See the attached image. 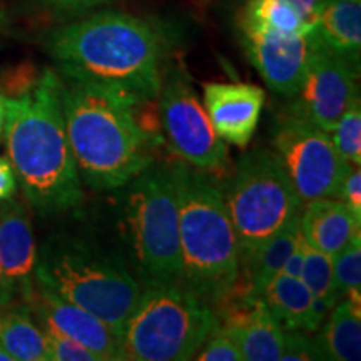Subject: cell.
Returning <instances> with one entry per match:
<instances>
[{"mask_svg": "<svg viewBox=\"0 0 361 361\" xmlns=\"http://www.w3.org/2000/svg\"><path fill=\"white\" fill-rule=\"evenodd\" d=\"M273 146L301 201L340 197L351 164L338 152L331 134L290 111L276 126Z\"/></svg>", "mask_w": 361, "mask_h": 361, "instance_id": "obj_9", "label": "cell"}, {"mask_svg": "<svg viewBox=\"0 0 361 361\" xmlns=\"http://www.w3.org/2000/svg\"><path fill=\"white\" fill-rule=\"evenodd\" d=\"M358 69L316 40L303 82L293 96L291 112L331 133L355 94Z\"/></svg>", "mask_w": 361, "mask_h": 361, "instance_id": "obj_11", "label": "cell"}, {"mask_svg": "<svg viewBox=\"0 0 361 361\" xmlns=\"http://www.w3.org/2000/svg\"><path fill=\"white\" fill-rule=\"evenodd\" d=\"M288 2L296 8V12L303 17L306 24L310 27L314 25L316 16H318L323 0H288Z\"/></svg>", "mask_w": 361, "mask_h": 361, "instance_id": "obj_33", "label": "cell"}, {"mask_svg": "<svg viewBox=\"0 0 361 361\" xmlns=\"http://www.w3.org/2000/svg\"><path fill=\"white\" fill-rule=\"evenodd\" d=\"M16 291H13L12 284L7 281V278L4 276L2 268H0V306L16 301Z\"/></svg>", "mask_w": 361, "mask_h": 361, "instance_id": "obj_34", "label": "cell"}, {"mask_svg": "<svg viewBox=\"0 0 361 361\" xmlns=\"http://www.w3.org/2000/svg\"><path fill=\"white\" fill-rule=\"evenodd\" d=\"M311 32L322 47L360 71L361 0H323Z\"/></svg>", "mask_w": 361, "mask_h": 361, "instance_id": "obj_18", "label": "cell"}, {"mask_svg": "<svg viewBox=\"0 0 361 361\" xmlns=\"http://www.w3.org/2000/svg\"><path fill=\"white\" fill-rule=\"evenodd\" d=\"M333 276L338 295L361 296V234H355L348 245L333 256Z\"/></svg>", "mask_w": 361, "mask_h": 361, "instance_id": "obj_26", "label": "cell"}, {"mask_svg": "<svg viewBox=\"0 0 361 361\" xmlns=\"http://www.w3.org/2000/svg\"><path fill=\"white\" fill-rule=\"evenodd\" d=\"M0 361H13L12 355L8 353V351L6 350V346H4L2 343H0Z\"/></svg>", "mask_w": 361, "mask_h": 361, "instance_id": "obj_36", "label": "cell"}, {"mask_svg": "<svg viewBox=\"0 0 361 361\" xmlns=\"http://www.w3.org/2000/svg\"><path fill=\"white\" fill-rule=\"evenodd\" d=\"M236 341L243 361H276L283 350L284 329L264 300L251 305L246 313H236L223 326Z\"/></svg>", "mask_w": 361, "mask_h": 361, "instance_id": "obj_19", "label": "cell"}, {"mask_svg": "<svg viewBox=\"0 0 361 361\" xmlns=\"http://www.w3.org/2000/svg\"><path fill=\"white\" fill-rule=\"evenodd\" d=\"M361 303L346 298L333 306L328 323L314 338L316 345L329 361L361 360Z\"/></svg>", "mask_w": 361, "mask_h": 361, "instance_id": "obj_22", "label": "cell"}, {"mask_svg": "<svg viewBox=\"0 0 361 361\" xmlns=\"http://www.w3.org/2000/svg\"><path fill=\"white\" fill-rule=\"evenodd\" d=\"M134 109L107 90L62 79L67 137L80 180L90 189H121L154 161Z\"/></svg>", "mask_w": 361, "mask_h": 361, "instance_id": "obj_3", "label": "cell"}, {"mask_svg": "<svg viewBox=\"0 0 361 361\" xmlns=\"http://www.w3.org/2000/svg\"><path fill=\"white\" fill-rule=\"evenodd\" d=\"M123 188L121 223L134 276L142 288L180 284L179 206L171 166L152 161Z\"/></svg>", "mask_w": 361, "mask_h": 361, "instance_id": "obj_6", "label": "cell"}, {"mask_svg": "<svg viewBox=\"0 0 361 361\" xmlns=\"http://www.w3.org/2000/svg\"><path fill=\"white\" fill-rule=\"evenodd\" d=\"M159 117L166 141L179 159L204 173H223L229 166L228 144L216 134L186 72L179 67L162 78Z\"/></svg>", "mask_w": 361, "mask_h": 361, "instance_id": "obj_10", "label": "cell"}, {"mask_svg": "<svg viewBox=\"0 0 361 361\" xmlns=\"http://www.w3.org/2000/svg\"><path fill=\"white\" fill-rule=\"evenodd\" d=\"M301 236L305 243L328 256H335L360 233L361 219L336 197H318L301 209Z\"/></svg>", "mask_w": 361, "mask_h": 361, "instance_id": "obj_16", "label": "cell"}, {"mask_svg": "<svg viewBox=\"0 0 361 361\" xmlns=\"http://www.w3.org/2000/svg\"><path fill=\"white\" fill-rule=\"evenodd\" d=\"M202 106L216 134L226 144L245 149L258 128L264 90L247 82H207Z\"/></svg>", "mask_w": 361, "mask_h": 361, "instance_id": "obj_14", "label": "cell"}, {"mask_svg": "<svg viewBox=\"0 0 361 361\" xmlns=\"http://www.w3.org/2000/svg\"><path fill=\"white\" fill-rule=\"evenodd\" d=\"M40 326L52 328L89 348L101 361H126L123 336L96 314L35 284L24 300Z\"/></svg>", "mask_w": 361, "mask_h": 361, "instance_id": "obj_13", "label": "cell"}, {"mask_svg": "<svg viewBox=\"0 0 361 361\" xmlns=\"http://www.w3.org/2000/svg\"><path fill=\"white\" fill-rule=\"evenodd\" d=\"M44 47L62 79L107 90L135 107L159 96L162 40L139 17L97 12L52 29Z\"/></svg>", "mask_w": 361, "mask_h": 361, "instance_id": "obj_1", "label": "cell"}, {"mask_svg": "<svg viewBox=\"0 0 361 361\" xmlns=\"http://www.w3.org/2000/svg\"><path fill=\"white\" fill-rule=\"evenodd\" d=\"M331 139L338 152L351 166L361 164V101L360 94H355L346 106L340 119L331 130Z\"/></svg>", "mask_w": 361, "mask_h": 361, "instance_id": "obj_25", "label": "cell"}, {"mask_svg": "<svg viewBox=\"0 0 361 361\" xmlns=\"http://www.w3.org/2000/svg\"><path fill=\"white\" fill-rule=\"evenodd\" d=\"M169 166L179 206L180 286L207 305H219L236 290L241 271L238 239L223 191L209 173L186 162Z\"/></svg>", "mask_w": 361, "mask_h": 361, "instance_id": "obj_4", "label": "cell"}, {"mask_svg": "<svg viewBox=\"0 0 361 361\" xmlns=\"http://www.w3.org/2000/svg\"><path fill=\"white\" fill-rule=\"evenodd\" d=\"M35 263L37 247L29 211L12 196L0 202V268L20 301L34 291Z\"/></svg>", "mask_w": 361, "mask_h": 361, "instance_id": "obj_15", "label": "cell"}, {"mask_svg": "<svg viewBox=\"0 0 361 361\" xmlns=\"http://www.w3.org/2000/svg\"><path fill=\"white\" fill-rule=\"evenodd\" d=\"M239 25L279 34H306L313 29L288 0H246Z\"/></svg>", "mask_w": 361, "mask_h": 361, "instance_id": "obj_23", "label": "cell"}, {"mask_svg": "<svg viewBox=\"0 0 361 361\" xmlns=\"http://www.w3.org/2000/svg\"><path fill=\"white\" fill-rule=\"evenodd\" d=\"M0 343L13 361H47L44 329L24 301L0 306Z\"/></svg>", "mask_w": 361, "mask_h": 361, "instance_id": "obj_21", "label": "cell"}, {"mask_svg": "<svg viewBox=\"0 0 361 361\" xmlns=\"http://www.w3.org/2000/svg\"><path fill=\"white\" fill-rule=\"evenodd\" d=\"M263 300L281 328L288 331L314 333L328 313L303 279L283 271L266 286Z\"/></svg>", "mask_w": 361, "mask_h": 361, "instance_id": "obj_17", "label": "cell"}, {"mask_svg": "<svg viewBox=\"0 0 361 361\" xmlns=\"http://www.w3.org/2000/svg\"><path fill=\"white\" fill-rule=\"evenodd\" d=\"M7 121V106H6V96L0 92V137H2L4 129H6Z\"/></svg>", "mask_w": 361, "mask_h": 361, "instance_id": "obj_35", "label": "cell"}, {"mask_svg": "<svg viewBox=\"0 0 361 361\" xmlns=\"http://www.w3.org/2000/svg\"><path fill=\"white\" fill-rule=\"evenodd\" d=\"M2 24H4V17H2V12H0V29H2Z\"/></svg>", "mask_w": 361, "mask_h": 361, "instance_id": "obj_37", "label": "cell"}, {"mask_svg": "<svg viewBox=\"0 0 361 361\" xmlns=\"http://www.w3.org/2000/svg\"><path fill=\"white\" fill-rule=\"evenodd\" d=\"M197 361H243V355L239 351L236 341L223 326H218L207 336L202 346L194 355Z\"/></svg>", "mask_w": 361, "mask_h": 361, "instance_id": "obj_28", "label": "cell"}, {"mask_svg": "<svg viewBox=\"0 0 361 361\" xmlns=\"http://www.w3.org/2000/svg\"><path fill=\"white\" fill-rule=\"evenodd\" d=\"M45 348H47V361H101L96 355L84 345L72 338L62 335L52 328H45Z\"/></svg>", "mask_w": 361, "mask_h": 361, "instance_id": "obj_27", "label": "cell"}, {"mask_svg": "<svg viewBox=\"0 0 361 361\" xmlns=\"http://www.w3.org/2000/svg\"><path fill=\"white\" fill-rule=\"evenodd\" d=\"M6 146L17 186L39 214L74 209L84 200L82 180L62 112V79L44 69L29 87L6 96Z\"/></svg>", "mask_w": 361, "mask_h": 361, "instance_id": "obj_2", "label": "cell"}, {"mask_svg": "<svg viewBox=\"0 0 361 361\" xmlns=\"http://www.w3.org/2000/svg\"><path fill=\"white\" fill-rule=\"evenodd\" d=\"M300 278L303 279L308 290L313 293L318 303L326 311L331 310L340 301V295L336 291L335 276H333V256L324 255V252L308 246L306 243L305 261Z\"/></svg>", "mask_w": 361, "mask_h": 361, "instance_id": "obj_24", "label": "cell"}, {"mask_svg": "<svg viewBox=\"0 0 361 361\" xmlns=\"http://www.w3.org/2000/svg\"><path fill=\"white\" fill-rule=\"evenodd\" d=\"M219 326L213 306L180 284L142 288L123 331L128 360H192Z\"/></svg>", "mask_w": 361, "mask_h": 361, "instance_id": "obj_7", "label": "cell"}, {"mask_svg": "<svg viewBox=\"0 0 361 361\" xmlns=\"http://www.w3.org/2000/svg\"><path fill=\"white\" fill-rule=\"evenodd\" d=\"M35 284L96 314L121 336L142 293L123 259L78 236L45 243L37 252Z\"/></svg>", "mask_w": 361, "mask_h": 361, "instance_id": "obj_5", "label": "cell"}, {"mask_svg": "<svg viewBox=\"0 0 361 361\" xmlns=\"http://www.w3.org/2000/svg\"><path fill=\"white\" fill-rule=\"evenodd\" d=\"M17 191V178L7 156H0V202L12 197Z\"/></svg>", "mask_w": 361, "mask_h": 361, "instance_id": "obj_32", "label": "cell"}, {"mask_svg": "<svg viewBox=\"0 0 361 361\" xmlns=\"http://www.w3.org/2000/svg\"><path fill=\"white\" fill-rule=\"evenodd\" d=\"M346 206L353 211L356 218L361 219V171L360 166H351L350 173L346 174L345 183L341 186L340 197Z\"/></svg>", "mask_w": 361, "mask_h": 361, "instance_id": "obj_31", "label": "cell"}, {"mask_svg": "<svg viewBox=\"0 0 361 361\" xmlns=\"http://www.w3.org/2000/svg\"><path fill=\"white\" fill-rule=\"evenodd\" d=\"M283 361H319L324 360L318 345L301 331H288L283 336V350L279 355Z\"/></svg>", "mask_w": 361, "mask_h": 361, "instance_id": "obj_29", "label": "cell"}, {"mask_svg": "<svg viewBox=\"0 0 361 361\" xmlns=\"http://www.w3.org/2000/svg\"><path fill=\"white\" fill-rule=\"evenodd\" d=\"M107 2H111V0H40V4L47 11L61 17L82 16V13L92 11L96 7H101Z\"/></svg>", "mask_w": 361, "mask_h": 361, "instance_id": "obj_30", "label": "cell"}, {"mask_svg": "<svg viewBox=\"0 0 361 361\" xmlns=\"http://www.w3.org/2000/svg\"><path fill=\"white\" fill-rule=\"evenodd\" d=\"M223 196L238 239L241 264L305 204L281 161L264 147L255 149L238 161Z\"/></svg>", "mask_w": 361, "mask_h": 361, "instance_id": "obj_8", "label": "cell"}, {"mask_svg": "<svg viewBox=\"0 0 361 361\" xmlns=\"http://www.w3.org/2000/svg\"><path fill=\"white\" fill-rule=\"evenodd\" d=\"M301 211L291 216L276 233L261 245V247L245 263L250 274V288L245 295V303L252 305L263 300L266 286L281 273L284 263L301 241Z\"/></svg>", "mask_w": 361, "mask_h": 361, "instance_id": "obj_20", "label": "cell"}, {"mask_svg": "<svg viewBox=\"0 0 361 361\" xmlns=\"http://www.w3.org/2000/svg\"><path fill=\"white\" fill-rule=\"evenodd\" d=\"M239 29L247 57L266 85L279 96L291 99L303 82L316 45L313 32L279 34L243 25Z\"/></svg>", "mask_w": 361, "mask_h": 361, "instance_id": "obj_12", "label": "cell"}]
</instances>
